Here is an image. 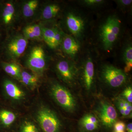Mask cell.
I'll return each mask as SVG.
<instances>
[{"mask_svg": "<svg viewBox=\"0 0 132 132\" xmlns=\"http://www.w3.org/2000/svg\"><path fill=\"white\" fill-rule=\"evenodd\" d=\"M120 28V22L115 16H109L102 25L100 35L104 49L109 50L112 48L118 39Z\"/></svg>", "mask_w": 132, "mask_h": 132, "instance_id": "1", "label": "cell"}, {"mask_svg": "<svg viewBox=\"0 0 132 132\" xmlns=\"http://www.w3.org/2000/svg\"><path fill=\"white\" fill-rule=\"evenodd\" d=\"M52 95L56 101L63 108L69 111L75 109L76 104L74 97L67 88L59 84L52 87Z\"/></svg>", "mask_w": 132, "mask_h": 132, "instance_id": "2", "label": "cell"}, {"mask_svg": "<svg viewBox=\"0 0 132 132\" xmlns=\"http://www.w3.org/2000/svg\"><path fill=\"white\" fill-rule=\"evenodd\" d=\"M37 119L44 132H58L61 126L60 120L55 114L47 108L40 109Z\"/></svg>", "mask_w": 132, "mask_h": 132, "instance_id": "3", "label": "cell"}, {"mask_svg": "<svg viewBox=\"0 0 132 132\" xmlns=\"http://www.w3.org/2000/svg\"><path fill=\"white\" fill-rule=\"evenodd\" d=\"M102 76L108 85L114 88L119 87L126 82L127 79L124 72L111 65H106L103 67Z\"/></svg>", "mask_w": 132, "mask_h": 132, "instance_id": "4", "label": "cell"}, {"mask_svg": "<svg viewBox=\"0 0 132 132\" xmlns=\"http://www.w3.org/2000/svg\"><path fill=\"white\" fill-rule=\"evenodd\" d=\"M27 65L32 71L37 73H41L46 66L45 52L40 46L32 50L28 60Z\"/></svg>", "mask_w": 132, "mask_h": 132, "instance_id": "5", "label": "cell"}, {"mask_svg": "<svg viewBox=\"0 0 132 132\" xmlns=\"http://www.w3.org/2000/svg\"><path fill=\"white\" fill-rule=\"evenodd\" d=\"M66 23L69 31L75 37H81L85 31L86 24L82 16L75 12H69L67 15Z\"/></svg>", "mask_w": 132, "mask_h": 132, "instance_id": "6", "label": "cell"}, {"mask_svg": "<svg viewBox=\"0 0 132 132\" xmlns=\"http://www.w3.org/2000/svg\"><path fill=\"white\" fill-rule=\"evenodd\" d=\"M99 117L103 125L111 127L115 123L117 113L115 108L107 102H103L99 108Z\"/></svg>", "mask_w": 132, "mask_h": 132, "instance_id": "7", "label": "cell"}, {"mask_svg": "<svg viewBox=\"0 0 132 132\" xmlns=\"http://www.w3.org/2000/svg\"><path fill=\"white\" fill-rule=\"evenodd\" d=\"M57 72L62 80L68 83L75 80L76 71L73 65L69 62L61 60L56 65Z\"/></svg>", "mask_w": 132, "mask_h": 132, "instance_id": "8", "label": "cell"}, {"mask_svg": "<svg viewBox=\"0 0 132 132\" xmlns=\"http://www.w3.org/2000/svg\"><path fill=\"white\" fill-rule=\"evenodd\" d=\"M27 45L28 40L26 38L16 37L9 44L8 50L13 58H19L25 52Z\"/></svg>", "mask_w": 132, "mask_h": 132, "instance_id": "9", "label": "cell"}, {"mask_svg": "<svg viewBox=\"0 0 132 132\" xmlns=\"http://www.w3.org/2000/svg\"><path fill=\"white\" fill-rule=\"evenodd\" d=\"M94 66L91 58L87 59L83 68L82 79L85 87L90 90L94 82Z\"/></svg>", "mask_w": 132, "mask_h": 132, "instance_id": "10", "label": "cell"}, {"mask_svg": "<svg viewBox=\"0 0 132 132\" xmlns=\"http://www.w3.org/2000/svg\"><path fill=\"white\" fill-rule=\"evenodd\" d=\"M62 43L64 52L70 57H75L79 51L80 47L79 43L71 36H66Z\"/></svg>", "mask_w": 132, "mask_h": 132, "instance_id": "11", "label": "cell"}, {"mask_svg": "<svg viewBox=\"0 0 132 132\" xmlns=\"http://www.w3.org/2000/svg\"><path fill=\"white\" fill-rule=\"evenodd\" d=\"M4 88L7 95L15 100H20L24 96V92L16 85L10 81L7 80L4 83Z\"/></svg>", "mask_w": 132, "mask_h": 132, "instance_id": "12", "label": "cell"}, {"mask_svg": "<svg viewBox=\"0 0 132 132\" xmlns=\"http://www.w3.org/2000/svg\"><path fill=\"white\" fill-rule=\"evenodd\" d=\"M24 34L26 39H36L40 37L42 34V29L38 25L27 26L24 30Z\"/></svg>", "mask_w": 132, "mask_h": 132, "instance_id": "13", "label": "cell"}, {"mask_svg": "<svg viewBox=\"0 0 132 132\" xmlns=\"http://www.w3.org/2000/svg\"><path fill=\"white\" fill-rule=\"evenodd\" d=\"M61 10L60 7L56 4H51L45 7L43 12V19L50 20L55 18Z\"/></svg>", "mask_w": 132, "mask_h": 132, "instance_id": "14", "label": "cell"}, {"mask_svg": "<svg viewBox=\"0 0 132 132\" xmlns=\"http://www.w3.org/2000/svg\"><path fill=\"white\" fill-rule=\"evenodd\" d=\"M16 116L13 113L7 110L0 111V121L3 126L8 127L14 123Z\"/></svg>", "mask_w": 132, "mask_h": 132, "instance_id": "15", "label": "cell"}, {"mask_svg": "<svg viewBox=\"0 0 132 132\" xmlns=\"http://www.w3.org/2000/svg\"><path fill=\"white\" fill-rule=\"evenodd\" d=\"M123 58L125 64V72H129L132 68V47L131 45H128L123 52Z\"/></svg>", "mask_w": 132, "mask_h": 132, "instance_id": "16", "label": "cell"}, {"mask_svg": "<svg viewBox=\"0 0 132 132\" xmlns=\"http://www.w3.org/2000/svg\"><path fill=\"white\" fill-rule=\"evenodd\" d=\"M19 79L23 84L28 86H34L38 82V78L37 76L28 73L26 71L21 72Z\"/></svg>", "mask_w": 132, "mask_h": 132, "instance_id": "17", "label": "cell"}, {"mask_svg": "<svg viewBox=\"0 0 132 132\" xmlns=\"http://www.w3.org/2000/svg\"><path fill=\"white\" fill-rule=\"evenodd\" d=\"M38 5V1L36 0L29 1L24 5L23 14L26 17H31L34 13Z\"/></svg>", "mask_w": 132, "mask_h": 132, "instance_id": "18", "label": "cell"}, {"mask_svg": "<svg viewBox=\"0 0 132 132\" xmlns=\"http://www.w3.org/2000/svg\"><path fill=\"white\" fill-rule=\"evenodd\" d=\"M13 5L10 3H7L3 13V21L5 24H8L11 21L14 13Z\"/></svg>", "mask_w": 132, "mask_h": 132, "instance_id": "19", "label": "cell"}, {"mask_svg": "<svg viewBox=\"0 0 132 132\" xmlns=\"http://www.w3.org/2000/svg\"><path fill=\"white\" fill-rule=\"evenodd\" d=\"M3 67L4 70L6 73L11 76L19 79L21 71L18 65L14 64H6Z\"/></svg>", "mask_w": 132, "mask_h": 132, "instance_id": "20", "label": "cell"}, {"mask_svg": "<svg viewBox=\"0 0 132 132\" xmlns=\"http://www.w3.org/2000/svg\"><path fill=\"white\" fill-rule=\"evenodd\" d=\"M42 31L43 36L45 42L49 47L52 48L55 35V28H44Z\"/></svg>", "mask_w": 132, "mask_h": 132, "instance_id": "21", "label": "cell"}, {"mask_svg": "<svg viewBox=\"0 0 132 132\" xmlns=\"http://www.w3.org/2000/svg\"><path fill=\"white\" fill-rule=\"evenodd\" d=\"M21 132H38L37 128L32 123L26 122L22 128Z\"/></svg>", "mask_w": 132, "mask_h": 132, "instance_id": "22", "label": "cell"}, {"mask_svg": "<svg viewBox=\"0 0 132 132\" xmlns=\"http://www.w3.org/2000/svg\"><path fill=\"white\" fill-rule=\"evenodd\" d=\"M82 4L87 6L95 7L101 5L104 2L102 0H85L82 1Z\"/></svg>", "mask_w": 132, "mask_h": 132, "instance_id": "23", "label": "cell"}, {"mask_svg": "<svg viewBox=\"0 0 132 132\" xmlns=\"http://www.w3.org/2000/svg\"><path fill=\"white\" fill-rule=\"evenodd\" d=\"M123 95L130 103L132 102V89L131 87L127 88L123 93Z\"/></svg>", "mask_w": 132, "mask_h": 132, "instance_id": "24", "label": "cell"}, {"mask_svg": "<svg viewBox=\"0 0 132 132\" xmlns=\"http://www.w3.org/2000/svg\"><path fill=\"white\" fill-rule=\"evenodd\" d=\"M81 123L83 127L88 131H92L97 129L98 127V124L89 123L86 121H81Z\"/></svg>", "mask_w": 132, "mask_h": 132, "instance_id": "25", "label": "cell"}, {"mask_svg": "<svg viewBox=\"0 0 132 132\" xmlns=\"http://www.w3.org/2000/svg\"><path fill=\"white\" fill-rule=\"evenodd\" d=\"M81 121L98 124V121L97 118L92 114H87L85 115L82 118Z\"/></svg>", "mask_w": 132, "mask_h": 132, "instance_id": "26", "label": "cell"}, {"mask_svg": "<svg viewBox=\"0 0 132 132\" xmlns=\"http://www.w3.org/2000/svg\"><path fill=\"white\" fill-rule=\"evenodd\" d=\"M125 128H126V125L124 122L121 121H118L114 124V132L124 131Z\"/></svg>", "mask_w": 132, "mask_h": 132, "instance_id": "27", "label": "cell"}, {"mask_svg": "<svg viewBox=\"0 0 132 132\" xmlns=\"http://www.w3.org/2000/svg\"><path fill=\"white\" fill-rule=\"evenodd\" d=\"M118 4L121 7H126L131 4V0H120L116 1Z\"/></svg>", "mask_w": 132, "mask_h": 132, "instance_id": "28", "label": "cell"}, {"mask_svg": "<svg viewBox=\"0 0 132 132\" xmlns=\"http://www.w3.org/2000/svg\"><path fill=\"white\" fill-rule=\"evenodd\" d=\"M118 108L124 109L125 110V105L123 101V99H120L119 100L118 102Z\"/></svg>", "mask_w": 132, "mask_h": 132, "instance_id": "29", "label": "cell"}, {"mask_svg": "<svg viewBox=\"0 0 132 132\" xmlns=\"http://www.w3.org/2000/svg\"><path fill=\"white\" fill-rule=\"evenodd\" d=\"M127 130L128 132H132V123H129L127 125Z\"/></svg>", "mask_w": 132, "mask_h": 132, "instance_id": "30", "label": "cell"}, {"mask_svg": "<svg viewBox=\"0 0 132 132\" xmlns=\"http://www.w3.org/2000/svg\"><path fill=\"white\" fill-rule=\"evenodd\" d=\"M131 111L128 110V109H126V110H125V115L124 116H127L129 115Z\"/></svg>", "mask_w": 132, "mask_h": 132, "instance_id": "31", "label": "cell"}, {"mask_svg": "<svg viewBox=\"0 0 132 132\" xmlns=\"http://www.w3.org/2000/svg\"><path fill=\"white\" fill-rule=\"evenodd\" d=\"M119 109L120 111L121 114L123 116L125 115V109L121 108H119Z\"/></svg>", "mask_w": 132, "mask_h": 132, "instance_id": "32", "label": "cell"}, {"mask_svg": "<svg viewBox=\"0 0 132 132\" xmlns=\"http://www.w3.org/2000/svg\"><path fill=\"white\" fill-rule=\"evenodd\" d=\"M121 132H125V131Z\"/></svg>", "mask_w": 132, "mask_h": 132, "instance_id": "33", "label": "cell"}]
</instances>
